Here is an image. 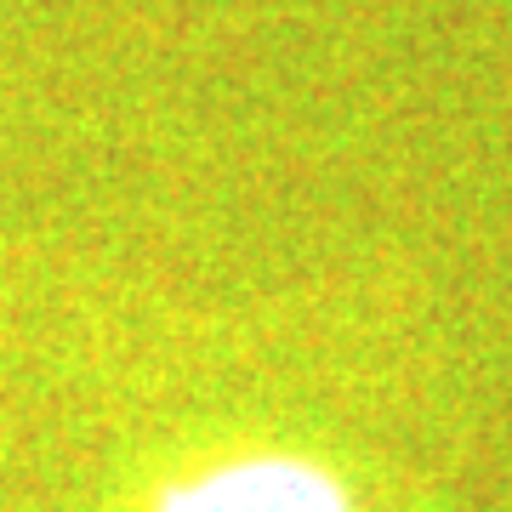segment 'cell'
<instances>
[{
	"instance_id": "6da1fadb",
	"label": "cell",
	"mask_w": 512,
	"mask_h": 512,
	"mask_svg": "<svg viewBox=\"0 0 512 512\" xmlns=\"http://www.w3.org/2000/svg\"><path fill=\"white\" fill-rule=\"evenodd\" d=\"M114 365L143 399L109 416L92 484L63 512H376L365 473L262 399L234 393L239 359L205 319L114 336Z\"/></svg>"
}]
</instances>
